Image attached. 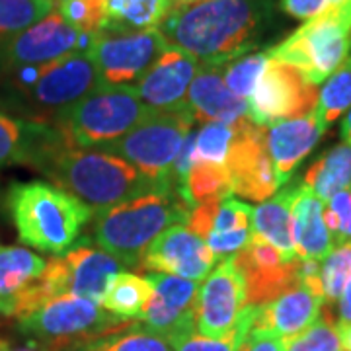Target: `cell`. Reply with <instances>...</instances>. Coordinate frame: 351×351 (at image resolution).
<instances>
[{
	"label": "cell",
	"instance_id": "cell-1",
	"mask_svg": "<svg viewBox=\"0 0 351 351\" xmlns=\"http://www.w3.org/2000/svg\"><path fill=\"white\" fill-rule=\"evenodd\" d=\"M269 18L271 0H197L170 10L158 29L199 64L225 69L258 45Z\"/></svg>",
	"mask_w": 351,
	"mask_h": 351
},
{
	"label": "cell",
	"instance_id": "cell-2",
	"mask_svg": "<svg viewBox=\"0 0 351 351\" xmlns=\"http://www.w3.org/2000/svg\"><path fill=\"white\" fill-rule=\"evenodd\" d=\"M39 172L92 211H101L152 191H170L145 178L123 158L100 149H75L64 145L51 154Z\"/></svg>",
	"mask_w": 351,
	"mask_h": 351
},
{
	"label": "cell",
	"instance_id": "cell-3",
	"mask_svg": "<svg viewBox=\"0 0 351 351\" xmlns=\"http://www.w3.org/2000/svg\"><path fill=\"white\" fill-rule=\"evenodd\" d=\"M100 84L88 53L36 66H22L0 75V106L24 119L51 123L71 104Z\"/></svg>",
	"mask_w": 351,
	"mask_h": 351
},
{
	"label": "cell",
	"instance_id": "cell-4",
	"mask_svg": "<svg viewBox=\"0 0 351 351\" xmlns=\"http://www.w3.org/2000/svg\"><path fill=\"white\" fill-rule=\"evenodd\" d=\"M8 211L18 239L45 254L73 248L94 211L75 195L45 182H20L8 191Z\"/></svg>",
	"mask_w": 351,
	"mask_h": 351
},
{
	"label": "cell",
	"instance_id": "cell-5",
	"mask_svg": "<svg viewBox=\"0 0 351 351\" xmlns=\"http://www.w3.org/2000/svg\"><path fill=\"white\" fill-rule=\"evenodd\" d=\"M189 207L176 191H152L94 211L92 240L101 250L137 267L141 254L158 234L174 225H188Z\"/></svg>",
	"mask_w": 351,
	"mask_h": 351
},
{
	"label": "cell",
	"instance_id": "cell-6",
	"mask_svg": "<svg viewBox=\"0 0 351 351\" xmlns=\"http://www.w3.org/2000/svg\"><path fill=\"white\" fill-rule=\"evenodd\" d=\"M149 112L135 86L98 84L64 108L53 125L75 149H101L127 135Z\"/></svg>",
	"mask_w": 351,
	"mask_h": 351
},
{
	"label": "cell",
	"instance_id": "cell-7",
	"mask_svg": "<svg viewBox=\"0 0 351 351\" xmlns=\"http://www.w3.org/2000/svg\"><path fill=\"white\" fill-rule=\"evenodd\" d=\"M350 49L351 0H346L304 22L285 41L267 49V55L299 69L311 84L318 86L338 71Z\"/></svg>",
	"mask_w": 351,
	"mask_h": 351
},
{
	"label": "cell",
	"instance_id": "cell-8",
	"mask_svg": "<svg viewBox=\"0 0 351 351\" xmlns=\"http://www.w3.org/2000/svg\"><path fill=\"white\" fill-rule=\"evenodd\" d=\"M127 324H131V320L104 311L98 302L69 293L51 299L24 318H18L20 332L45 351L75 350Z\"/></svg>",
	"mask_w": 351,
	"mask_h": 351
},
{
	"label": "cell",
	"instance_id": "cell-9",
	"mask_svg": "<svg viewBox=\"0 0 351 351\" xmlns=\"http://www.w3.org/2000/svg\"><path fill=\"white\" fill-rule=\"evenodd\" d=\"M195 123L189 110L147 113L127 135L100 151L123 158L145 178L170 189V172Z\"/></svg>",
	"mask_w": 351,
	"mask_h": 351
},
{
	"label": "cell",
	"instance_id": "cell-10",
	"mask_svg": "<svg viewBox=\"0 0 351 351\" xmlns=\"http://www.w3.org/2000/svg\"><path fill=\"white\" fill-rule=\"evenodd\" d=\"M168 47L170 43L158 27L138 32L104 27L94 34L88 57L96 66L100 84L137 86Z\"/></svg>",
	"mask_w": 351,
	"mask_h": 351
},
{
	"label": "cell",
	"instance_id": "cell-11",
	"mask_svg": "<svg viewBox=\"0 0 351 351\" xmlns=\"http://www.w3.org/2000/svg\"><path fill=\"white\" fill-rule=\"evenodd\" d=\"M92 41L94 34L78 32L55 10L12 38L0 39V75L22 66L51 63L66 55L88 53Z\"/></svg>",
	"mask_w": 351,
	"mask_h": 351
},
{
	"label": "cell",
	"instance_id": "cell-12",
	"mask_svg": "<svg viewBox=\"0 0 351 351\" xmlns=\"http://www.w3.org/2000/svg\"><path fill=\"white\" fill-rule=\"evenodd\" d=\"M318 90L299 69L269 57V64L248 98L246 119L258 127L302 117L316 110Z\"/></svg>",
	"mask_w": 351,
	"mask_h": 351
},
{
	"label": "cell",
	"instance_id": "cell-13",
	"mask_svg": "<svg viewBox=\"0 0 351 351\" xmlns=\"http://www.w3.org/2000/svg\"><path fill=\"white\" fill-rule=\"evenodd\" d=\"M225 166L230 176L232 193H239L244 199L265 201L279 189L276 168L267 151L265 129L248 119L237 123V135Z\"/></svg>",
	"mask_w": 351,
	"mask_h": 351
},
{
	"label": "cell",
	"instance_id": "cell-14",
	"mask_svg": "<svg viewBox=\"0 0 351 351\" xmlns=\"http://www.w3.org/2000/svg\"><path fill=\"white\" fill-rule=\"evenodd\" d=\"M246 304V281L234 256L221 260L199 289L195 332L205 338H225Z\"/></svg>",
	"mask_w": 351,
	"mask_h": 351
},
{
	"label": "cell",
	"instance_id": "cell-15",
	"mask_svg": "<svg viewBox=\"0 0 351 351\" xmlns=\"http://www.w3.org/2000/svg\"><path fill=\"white\" fill-rule=\"evenodd\" d=\"M154 293L141 314V322L168 341L195 332L199 283L168 274H149Z\"/></svg>",
	"mask_w": 351,
	"mask_h": 351
},
{
	"label": "cell",
	"instance_id": "cell-16",
	"mask_svg": "<svg viewBox=\"0 0 351 351\" xmlns=\"http://www.w3.org/2000/svg\"><path fill=\"white\" fill-rule=\"evenodd\" d=\"M213 265L215 256L205 240L186 225H174L147 246V250L141 254L137 269L184 277L199 283L213 271Z\"/></svg>",
	"mask_w": 351,
	"mask_h": 351
},
{
	"label": "cell",
	"instance_id": "cell-17",
	"mask_svg": "<svg viewBox=\"0 0 351 351\" xmlns=\"http://www.w3.org/2000/svg\"><path fill=\"white\" fill-rule=\"evenodd\" d=\"M240 271L246 281L248 304H265L281 293L299 285L301 258L287 260L269 242L254 234L250 244L234 254Z\"/></svg>",
	"mask_w": 351,
	"mask_h": 351
},
{
	"label": "cell",
	"instance_id": "cell-18",
	"mask_svg": "<svg viewBox=\"0 0 351 351\" xmlns=\"http://www.w3.org/2000/svg\"><path fill=\"white\" fill-rule=\"evenodd\" d=\"M199 71V61L186 51L168 47L135 90L141 101L154 112L188 110V90Z\"/></svg>",
	"mask_w": 351,
	"mask_h": 351
},
{
	"label": "cell",
	"instance_id": "cell-19",
	"mask_svg": "<svg viewBox=\"0 0 351 351\" xmlns=\"http://www.w3.org/2000/svg\"><path fill=\"white\" fill-rule=\"evenodd\" d=\"M69 145L51 123L0 113V168L25 164L41 168L53 152Z\"/></svg>",
	"mask_w": 351,
	"mask_h": 351
},
{
	"label": "cell",
	"instance_id": "cell-20",
	"mask_svg": "<svg viewBox=\"0 0 351 351\" xmlns=\"http://www.w3.org/2000/svg\"><path fill=\"white\" fill-rule=\"evenodd\" d=\"M66 277V293L101 304L113 277L127 267L110 252L94 248L88 240L64 252L61 258Z\"/></svg>",
	"mask_w": 351,
	"mask_h": 351
},
{
	"label": "cell",
	"instance_id": "cell-21",
	"mask_svg": "<svg viewBox=\"0 0 351 351\" xmlns=\"http://www.w3.org/2000/svg\"><path fill=\"white\" fill-rule=\"evenodd\" d=\"M324 131L326 127L322 125L316 110L302 117L277 121L265 131L267 151L276 168L279 188L287 184L291 174L297 170L302 158L311 154Z\"/></svg>",
	"mask_w": 351,
	"mask_h": 351
},
{
	"label": "cell",
	"instance_id": "cell-22",
	"mask_svg": "<svg viewBox=\"0 0 351 351\" xmlns=\"http://www.w3.org/2000/svg\"><path fill=\"white\" fill-rule=\"evenodd\" d=\"M324 297L306 285H295L274 301L260 304L254 330L269 332L285 339L308 328L322 313Z\"/></svg>",
	"mask_w": 351,
	"mask_h": 351
},
{
	"label": "cell",
	"instance_id": "cell-23",
	"mask_svg": "<svg viewBox=\"0 0 351 351\" xmlns=\"http://www.w3.org/2000/svg\"><path fill=\"white\" fill-rule=\"evenodd\" d=\"M188 110L199 123H239L248 115V101L230 92L223 80V69L199 64L189 84Z\"/></svg>",
	"mask_w": 351,
	"mask_h": 351
},
{
	"label": "cell",
	"instance_id": "cell-24",
	"mask_svg": "<svg viewBox=\"0 0 351 351\" xmlns=\"http://www.w3.org/2000/svg\"><path fill=\"white\" fill-rule=\"evenodd\" d=\"M324 201L304 184L293 191V239L295 254L302 260L322 262L334 250V240L324 223Z\"/></svg>",
	"mask_w": 351,
	"mask_h": 351
},
{
	"label": "cell",
	"instance_id": "cell-25",
	"mask_svg": "<svg viewBox=\"0 0 351 351\" xmlns=\"http://www.w3.org/2000/svg\"><path fill=\"white\" fill-rule=\"evenodd\" d=\"M47 267L36 252L20 246H0V313L16 316L18 302L36 285Z\"/></svg>",
	"mask_w": 351,
	"mask_h": 351
},
{
	"label": "cell",
	"instance_id": "cell-26",
	"mask_svg": "<svg viewBox=\"0 0 351 351\" xmlns=\"http://www.w3.org/2000/svg\"><path fill=\"white\" fill-rule=\"evenodd\" d=\"M293 191L295 188L283 189L271 195L252 209V232L269 242L281 252L287 260L297 258L295 239H293Z\"/></svg>",
	"mask_w": 351,
	"mask_h": 351
},
{
	"label": "cell",
	"instance_id": "cell-27",
	"mask_svg": "<svg viewBox=\"0 0 351 351\" xmlns=\"http://www.w3.org/2000/svg\"><path fill=\"white\" fill-rule=\"evenodd\" d=\"M304 186L326 203L338 191L351 188V147L341 143L320 156L304 174Z\"/></svg>",
	"mask_w": 351,
	"mask_h": 351
},
{
	"label": "cell",
	"instance_id": "cell-28",
	"mask_svg": "<svg viewBox=\"0 0 351 351\" xmlns=\"http://www.w3.org/2000/svg\"><path fill=\"white\" fill-rule=\"evenodd\" d=\"M152 293H154V285L149 276L121 271L113 277L100 306L123 320H133V318L138 320Z\"/></svg>",
	"mask_w": 351,
	"mask_h": 351
},
{
	"label": "cell",
	"instance_id": "cell-29",
	"mask_svg": "<svg viewBox=\"0 0 351 351\" xmlns=\"http://www.w3.org/2000/svg\"><path fill=\"white\" fill-rule=\"evenodd\" d=\"M110 22L106 27L154 29L172 10V0H113L108 2Z\"/></svg>",
	"mask_w": 351,
	"mask_h": 351
},
{
	"label": "cell",
	"instance_id": "cell-30",
	"mask_svg": "<svg viewBox=\"0 0 351 351\" xmlns=\"http://www.w3.org/2000/svg\"><path fill=\"white\" fill-rule=\"evenodd\" d=\"M258 308L260 304H246L239 314L232 330L225 338H205L197 332H191L186 336L170 339V346L174 351H240L244 339L248 338V334L254 330Z\"/></svg>",
	"mask_w": 351,
	"mask_h": 351
},
{
	"label": "cell",
	"instance_id": "cell-31",
	"mask_svg": "<svg viewBox=\"0 0 351 351\" xmlns=\"http://www.w3.org/2000/svg\"><path fill=\"white\" fill-rule=\"evenodd\" d=\"M69 351H174L170 341L149 328L141 324H127L125 328L106 334L101 338L82 343L75 350Z\"/></svg>",
	"mask_w": 351,
	"mask_h": 351
},
{
	"label": "cell",
	"instance_id": "cell-32",
	"mask_svg": "<svg viewBox=\"0 0 351 351\" xmlns=\"http://www.w3.org/2000/svg\"><path fill=\"white\" fill-rule=\"evenodd\" d=\"M230 193H232V184L226 166L195 160L186 180L182 199L193 209L197 203L223 199Z\"/></svg>",
	"mask_w": 351,
	"mask_h": 351
},
{
	"label": "cell",
	"instance_id": "cell-33",
	"mask_svg": "<svg viewBox=\"0 0 351 351\" xmlns=\"http://www.w3.org/2000/svg\"><path fill=\"white\" fill-rule=\"evenodd\" d=\"M57 10V0H0V39L12 38Z\"/></svg>",
	"mask_w": 351,
	"mask_h": 351
},
{
	"label": "cell",
	"instance_id": "cell-34",
	"mask_svg": "<svg viewBox=\"0 0 351 351\" xmlns=\"http://www.w3.org/2000/svg\"><path fill=\"white\" fill-rule=\"evenodd\" d=\"M348 108H351V57L341 63L320 90L316 113L328 129Z\"/></svg>",
	"mask_w": 351,
	"mask_h": 351
},
{
	"label": "cell",
	"instance_id": "cell-35",
	"mask_svg": "<svg viewBox=\"0 0 351 351\" xmlns=\"http://www.w3.org/2000/svg\"><path fill=\"white\" fill-rule=\"evenodd\" d=\"M283 351H346L338 334V326L330 313L314 320L302 332L283 339Z\"/></svg>",
	"mask_w": 351,
	"mask_h": 351
},
{
	"label": "cell",
	"instance_id": "cell-36",
	"mask_svg": "<svg viewBox=\"0 0 351 351\" xmlns=\"http://www.w3.org/2000/svg\"><path fill=\"white\" fill-rule=\"evenodd\" d=\"M267 64H269L267 51L244 55L237 61L226 64L223 69V80H225L226 86L230 88L232 94H237L239 98H244L248 101L254 88L258 86L260 78L265 73Z\"/></svg>",
	"mask_w": 351,
	"mask_h": 351
},
{
	"label": "cell",
	"instance_id": "cell-37",
	"mask_svg": "<svg viewBox=\"0 0 351 351\" xmlns=\"http://www.w3.org/2000/svg\"><path fill=\"white\" fill-rule=\"evenodd\" d=\"M59 14L82 34H98L110 22L108 0H57Z\"/></svg>",
	"mask_w": 351,
	"mask_h": 351
},
{
	"label": "cell",
	"instance_id": "cell-38",
	"mask_svg": "<svg viewBox=\"0 0 351 351\" xmlns=\"http://www.w3.org/2000/svg\"><path fill=\"white\" fill-rule=\"evenodd\" d=\"M234 135H237V123H221V121L205 123L195 137V158L201 162L225 166Z\"/></svg>",
	"mask_w": 351,
	"mask_h": 351
},
{
	"label": "cell",
	"instance_id": "cell-39",
	"mask_svg": "<svg viewBox=\"0 0 351 351\" xmlns=\"http://www.w3.org/2000/svg\"><path fill=\"white\" fill-rule=\"evenodd\" d=\"M351 279V242L336 246L320 262V285L324 301L336 302Z\"/></svg>",
	"mask_w": 351,
	"mask_h": 351
},
{
	"label": "cell",
	"instance_id": "cell-40",
	"mask_svg": "<svg viewBox=\"0 0 351 351\" xmlns=\"http://www.w3.org/2000/svg\"><path fill=\"white\" fill-rule=\"evenodd\" d=\"M252 209L248 203L234 199L232 195L223 197L219 201L217 213H215L213 226L209 234H226V232H237V230H246L252 228ZM205 240V239H203Z\"/></svg>",
	"mask_w": 351,
	"mask_h": 351
},
{
	"label": "cell",
	"instance_id": "cell-41",
	"mask_svg": "<svg viewBox=\"0 0 351 351\" xmlns=\"http://www.w3.org/2000/svg\"><path fill=\"white\" fill-rule=\"evenodd\" d=\"M326 207L336 215V232L332 234V240L336 246L351 242V188L338 191L326 201Z\"/></svg>",
	"mask_w": 351,
	"mask_h": 351
},
{
	"label": "cell",
	"instance_id": "cell-42",
	"mask_svg": "<svg viewBox=\"0 0 351 351\" xmlns=\"http://www.w3.org/2000/svg\"><path fill=\"white\" fill-rule=\"evenodd\" d=\"M328 6H330V0H281L279 2V8L287 16L297 18V20H306V22L320 16Z\"/></svg>",
	"mask_w": 351,
	"mask_h": 351
},
{
	"label": "cell",
	"instance_id": "cell-43",
	"mask_svg": "<svg viewBox=\"0 0 351 351\" xmlns=\"http://www.w3.org/2000/svg\"><path fill=\"white\" fill-rule=\"evenodd\" d=\"M240 351H283V339L269 332L252 330L248 338L244 339Z\"/></svg>",
	"mask_w": 351,
	"mask_h": 351
},
{
	"label": "cell",
	"instance_id": "cell-44",
	"mask_svg": "<svg viewBox=\"0 0 351 351\" xmlns=\"http://www.w3.org/2000/svg\"><path fill=\"white\" fill-rule=\"evenodd\" d=\"M338 313L341 322H351V279L341 291V297L338 299Z\"/></svg>",
	"mask_w": 351,
	"mask_h": 351
},
{
	"label": "cell",
	"instance_id": "cell-45",
	"mask_svg": "<svg viewBox=\"0 0 351 351\" xmlns=\"http://www.w3.org/2000/svg\"><path fill=\"white\" fill-rule=\"evenodd\" d=\"M336 326H338V334L341 338V343H343V350L351 351V322H341L339 320Z\"/></svg>",
	"mask_w": 351,
	"mask_h": 351
},
{
	"label": "cell",
	"instance_id": "cell-46",
	"mask_svg": "<svg viewBox=\"0 0 351 351\" xmlns=\"http://www.w3.org/2000/svg\"><path fill=\"white\" fill-rule=\"evenodd\" d=\"M341 135H343V143H348L351 147V110L341 123Z\"/></svg>",
	"mask_w": 351,
	"mask_h": 351
},
{
	"label": "cell",
	"instance_id": "cell-47",
	"mask_svg": "<svg viewBox=\"0 0 351 351\" xmlns=\"http://www.w3.org/2000/svg\"><path fill=\"white\" fill-rule=\"evenodd\" d=\"M191 2H197V0H172V10L174 8H182V6H188Z\"/></svg>",
	"mask_w": 351,
	"mask_h": 351
},
{
	"label": "cell",
	"instance_id": "cell-48",
	"mask_svg": "<svg viewBox=\"0 0 351 351\" xmlns=\"http://www.w3.org/2000/svg\"><path fill=\"white\" fill-rule=\"evenodd\" d=\"M0 351H12L10 350V346H8V341L0 339Z\"/></svg>",
	"mask_w": 351,
	"mask_h": 351
},
{
	"label": "cell",
	"instance_id": "cell-49",
	"mask_svg": "<svg viewBox=\"0 0 351 351\" xmlns=\"http://www.w3.org/2000/svg\"><path fill=\"white\" fill-rule=\"evenodd\" d=\"M341 2H346V0H330V6H338Z\"/></svg>",
	"mask_w": 351,
	"mask_h": 351
},
{
	"label": "cell",
	"instance_id": "cell-50",
	"mask_svg": "<svg viewBox=\"0 0 351 351\" xmlns=\"http://www.w3.org/2000/svg\"><path fill=\"white\" fill-rule=\"evenodd\" d=\"M20 351H34V350H20Z\"/></svg>",
	"mask_w": 351,
	"mask_h": 351
},
{
	"label": "cell",
	"instance_id": "cell-51",
	"mask_svg": "<svg viewBox=\"0 0 351 351\" xmlns=\"http://www.w3.org/2000/svg\"><path fill=\"white\" fill-rule=\"evenodd\" d=\"M108 2H113V0H108Z\"/></svg>",
	"mask_w": 351,
	"mask_h": 351
}]
</instances>
